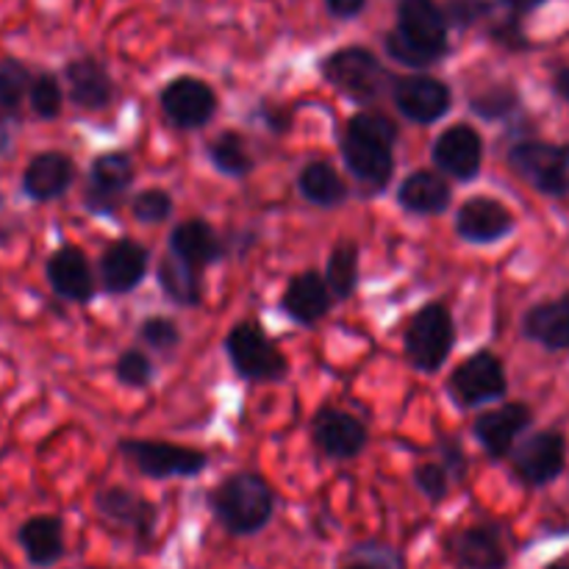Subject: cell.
<instances>
[{"mask_svg":"<svg viewBox=\"0 0 569 569\" xmlns=\"http://www.w3.org/2000/svg\"><path fill=\"white\" fill-rule=\"evenodd\" d=\"M395 139H398V128L389 117L378 111H361L350 117L342 139L345 164L361 183H370L376 189L387 187L395 170Z\"/></svg>","mask_w":569,"mask_h":569,"instance_id":"obj_1","label":"cell"},{"mask_svg":"<svg viewBox=\"0 0 569 569\" xmlns=\"http://www.w3.org/2000/svg\"><path fill=\"white\" fill-rule=\"evenodd\" d=\"M209 503L228 533L250 537L270 522L272 509H276V495H272L270 483L256 472H237L211 492Z\"/></svg>","mask_w":569,"mask_h":569,"instance_id":"obj_2","label":"cell"},{"mask_svg":"<svg viewBox=\"0 0 569 569\" xmlns=\"http://www.w3.org/2000/svg\"><path fill=\"white\" fill-rule=\"evenodd\" d=\"M226 353L233 372L244 381H281L287 376V359L276 348L264 328L253 320L237 322L226 337Z\"/></svg>","mask_w":569,"mask_h":569,"instance_id":"obj_3","label":"cell"},{"mask_svg":"<svg viewBox=\"0 0 569 569\" xmlns=\"http://www.w3.org/2000/svg\"><path fill=\"white\" fill-rule=\"evenodd\" d=\"M453 339L456 328L448 306L428 303L411 317L409 328H406V353L417 370L431 376V372L442 370V365L448 361Z\"/></svg>","mask_w":569,"mask_h":569,"instance_id":"obj_4","label":"cell"},{"mask_svg":"<svg viewBox=\"0 0 569 569\" xmlns=\"http://www.w3.org/2000/svg\"><path fill=\"white\" fill-rule=\"evenodd\" d=\"M120 453L137 467L142 476L164 481V478H194L206 470L209 459L194 448H181L153 439H122Z\"/></svg>","mask_w":569,"mask_h":569,"instance_id":"obj_5","label":"cell"},{"mask_svg":"<svg viewBox=\"0 0 569 569\" xmlns=\"http://www.w3.org/2000/svg\"><path fill=\"white\" fill-rule=\"evenodd\" d=\"M322 76L356 100H372L389 83V72L367 48H342L322 61Z\"/></svg>","mask_w":569,"mask_h":569,"instance_id":"obj_6","label":"cell"},{"mask_svg":"<svg viewBox=\"0 0 569 569\" xmlns=\"http://www.w3.org/2000/svg\"><path fill=\"white\" fill-rule=\"evenodd\" d=\"M509 164L520 178L545 194H569V144L520 142L511 148Z\"/></svg>","mask_w":569,"mask_h":569,"instance_id":"obj_7","label":"cell"},{"mask_svg":"<svg viewBox=\"0 0 569 569\" xmlns=\"http://www.w3.org/2000/svg\"><path fill=\"white\" fill-rule=\"evenodd\" d=\"M506 389H509V381H506L503 365L489 350L472 353L450 376V395L456 398V403L467 406V409L503 398Z\"/></svg>","mask_w":569,"mask_h":569,"instance_id":"obj_8","label":"cell"},{"mask_svg":"<svg viewBox=\"0 0 569 569\" xmlns=\"http://www.w3.org/2000/svg\"><path fill=\"white\" fill-rule=\"evenodd\" d=\"M161 109L176 128H203L217 111V94L203 78L178 76L161 92Z\"/></svg>","mask_w":569,"mask_h":569,"instance_id":"obj_9","label":"cell"},{"mask_svg":"<svg viewBox=\"0 0 569 569\" xmlns=\"http://www.w3.org/2000/svg\"><path fill=\"white\" fill-rule=\"evenodd\" d=\"M395 31L433 59L448 53V17L437 0H400Z\"/></svg>","mask_w":569,"mask_h":569,"instance_id":"obj_10","label":"cell"},{"mask_svg":"<svg viewBox=\"0 0 569 569\" xmlns=\"http://www.w3.org/2000/svg\"><path fill=\"white\" fill-rule=\"evenodd\" d=\"M133 181V164L128 153H106L92 161L89 170V187L83 203L92 214H114L120 200Z\"/></svg>","mask_w":569,"mask_h":569,"instance_id":"obj_11","label":"cell"},{"mask_svg":"<svg viewBox=\"0 0 569 569\" xmlns=\"http://www.w3.org/2000/svg\"><path fill=\"white\" fill-rule=\"evenodd\" d=\"M311 437L328 459L337 461L356 459L367 448L365 422L342 409L317 411L315 422H311Z\"/></svg>","mask_w":569,"mask_h":569,"instance_id":"obj_12","label":"cell"},{"mask_svg":"<svg viewBox=\"0 0 569 569\" xmlns=\"http://www.w3.org/2000/svg\"><path fill=\"white\" fill-rule=\"evenodd\" d=\"M392 98L395 106H398L409 120L428 126V122H437L448 114L453 94H450L448 83H442L439 78L406 76L395 83Z\"/></svg>","mask_w":569,"mask_h":569,"instance_id":"obj_13","label":"cell"},{"mask_svg":"<svg viewBox=\"0 0 569 569\" xmlns=\"http://www.w3.org/2000/svg\"><path fill=\"white\" fill-rule=\"evenodd\" d=\"M433 161L442 172L459 178V181H472L481 172L483 164V142L476 128L450 126L442 137L433 142Z\"/></svg>","mask_w":569,"mask_h":569,"instance_id":"obj_14","label":"cell"},{"mask_svg":"<svg viewBox=\"0 0 569 569\" xmlns=\"http://www.w3.org/2000/svg\"><path fill=\"white\" fill-rule=\"evenodd\" d=\"M567 445L565 437L556 431L533 433L515 456V470L531 487H545V483L556 481L565 470Z\"/></svg>","mask_w":569,"mask_h":569,"instance_id":"obj_15","label":"cell"},{"mask_svg":"<svg viewBox=\"0 0 569 569\" xmlns=\"http://www.w3.org/2000/svg\"><path fill=\"white\" fill-rule=\"evenodd\" d=\"M94 506H98V515L103 517V520L128 528V531H131L142 545H148L150 539H153L156 506L148 503L144 498H139V495L131 492V489H122V487L100 489L98 498H94Z\"/></svg>","mask_w":569,"mask_h":569,"instance_id":"obj_16","label":"cell"},{"mask_svg":"<svg viewBox=\"0 0 569 569\" xmlns=\"http://www.w3.org/2000/svg\"><path fill=\"white\" fill-rule=\"evenodd\" d=\"M515 228V217L503 203L492 198H472L456 214V233L465 242L489 244L503 239Z\"/></svg>","mask_w":569,"mask_h":569,"instance_id":"obj_17","label":"cell"},{"mask_svg":"<svg viewBox=\"0 0 569 569\" xmlns=\"http://www.w3.org/2000/svg\"><path fill=\"white\" fill-rule=\"evenodd\" d=\"M148 272V250L133 239H117L100 256V283L109 295H126Z\"/></svg>","mask_w":569,"mask_h":569,"instance_id":"obj_18","label":"cell"},{"mask_svg":"<svg viewBox=\"0 0 569 569\" xmlns=\"http://www.w3.org/2000/svg\"><path fill=\"white\" fill-rule=\"evenodd\" d=\"M48 281L59 298L72 300V303H87L94 292V276L92 267H89L87 253H81L72 244L53 250L48 259Z\"/></svg>","mask_w":569,"mask_h":569,"instance_id":"obj_19","label":"cell"},{"mask_svg":"<svg viewBox=\"0 0 569 569\" xmlns=\"http://www.w3.org/2000/svg\"><path fill=\"white\" fill-rule=\"evenodd\" d=\"M72 178H76V164L70 156L48 150L28 161L26 172H22V192L37 203H48V200L61 198L72 187Z\"/></svg>","mask_w":569,"mask_h":569,"instance_id":"obj_20","label":"cell"},{"mask_svg":"<svg viewBox=\"0 0 569 569\" xmlns=\"http://www.w3.org/2000/svg\"><path fill=\"white\" fill-rule=\"evenodd\" d=\"M531 426V409L522 403H506L495 411H483L476 420V439L492 459H503L515 439Z\"/></svg>","mask_w":569,"mask_h":569,"instance_id":"obj_21","label":"cell"},{"mask_svg":"<svg viewBox=\"0 0 569 569\" xmlns=\"http://www.w3.org/2000/svg\"><path fill=\"white\" fill-rule=\"evenodd\" d=\"M67 92L70 100L83 111H103L111 103L114 83H111L109 70L94 59H76L64 67Z\"/></svg>","mask_w":569,"mask_h":569,"instance_id":"obj_22","label":"cell"},{"mask_svg":"<svg viewBox=\"0 0 569 569\" xmlns=\"http://www.w3.org/2000/svg\"><path fill=\"white\" fill-rule=\"evenodd\" d=\"M281 309L298 326H315L317 320H322L331 311V292L326 287V278L317 276L315 270L295 276L289 281L287 292H283Z\"/></svg>","mask_w":569,"mask_h":569,"instance_id":"obj_23","label":"cell"},{"mask_svg":"<svg viewBox=\"0 0 569 569\" xmlns=\"http://www.w3.org/2000/svg\"><path fill=\"white\" fill-rule=\"evenodd\" d=\"M170 253L189 264L192 270H206L222 256V244L217 239L214 228L203 220H187L172 228L170 233Z\"/></svg>","mask_w":569,"mask_h":569,"instance_id":"obj_24","label":"cell"},{"mask_svg":"<svg viewBox=\"0 0 569 569\" xmlns=\"http://www.w3.org/2000/svg\"><path fill=\"white\" fill-rule=\"evenodd\" d=\"M17 542L33 567H53L64 556V526L59 517H31L17 531Z\"/></svg>","mask_w":569,"mask_h":569,"instance_id":"obj_25","label":"cell"},{"mask_svg":"<svg viewBox=\"0 0 569 569\" xmlns=\"http://www.w3.org/2000/svg\"><path fill=\"white\" fill-rule=\"evenodd\" d=\"M456 561L465 569H503L506 567V550L500 542L498 528L492 526H476L461 531L459 537L450 542Z\"/></svg>","mask_w":569,"mask_h":569,"instance_id":"obj_26","label":"cell"},{"mask_svg":"<svg viewBox=\"0 0 569 569\" xmlns=\"http://www.w3.org/2000/svg\"><path fill=\"white\" fill-rule=\"evenodd\" d=\"M398 200L411 214H442L450 206V187L439 172L417 170L400 183Z\"/></svg>","mask_w":569,"mask_h":569,"instance_id":"obj_27","label":"cell"},{"mask_svg":"<svg viewBox=\"0 0 569 569\" xmlns=\"http://www.w3.org/2000/svg\"><path fill=\"white\" fill-rule=\"evenodd\" d=\"M526 333L548 350H569V292L533 306L526 315Z\"/></svg>","mask_w":569,"mask_h":569,"instance_id":"obj_28","label":"cell"},{"mask_svg":"<svg viewBox=\"0 0 569 569\" xmlns=\"http://www.w3.org/2000/svg\"><path fill=\"white\" fill-rule=\"evenodd\" d=\"M298 189L309 203L322 206V209H331V206L348 200V183L342 181V176L328 161L306 164L298 176Z\"/></svg>","mask_w":569,"mask_h":569,"instance_id":"obj_29","label":"cell"},{"mask_svg":"<svg viewBox=\"0 0 569 569\" xmlns=\"http://www.w3.org/2000/svg\"><path fill=\"white\" fill-rule=\"evenodd\" d=\"M159 287L161 292L170 300H176L183 309H192L203 298V287H200V272L192 270L189 264H183L176 256H167L159 261Z\"/></svg>","mask_w":569,"mask_h":569,"instance_id":"obj_30","label":"cell"},{"mask_svg":"<svg viewBox=\"0 0 569 569\" xmlns=\"http://www.w3.org/2000/svg\"><path fill=\"white\" fill-rule=\"evenodd\" d=\"M322 278H326V287L333 298L348 300L359 287V244L350 242V239L333 244Z\"/></svg>","mask_w":569,"mask_h":569,"instance_id":"obj_31","label":"cell"},{"mask_svg":"<svg viewBox=\"0 0 569 569\" xmlns=\"http://www.w3.org/2000/svg\"><path fill=\"white\" fill-rule=\"evenodd\" d=\"M209 156L211 164H214L222 176L244 178L253 170V156H250L248 142L233 131H226L222 137H217L214 142H211Z\"/></svg>","mask_w":569,"mask_h":569,"instance_id":"obj_32","label":"cell"},{"mask_svg":"<svg viewBox=\"0 0 569 569\" xmlns=\"http://www.w3.org/2000/svg\"><path fill=\"white\" fill-rule=\"evenodd\" d=\"M31 70L17 59L0 61V114L17 117L31 87Z\"/></svg>","mask_w":569,"mask_h":569,"instance_id":"obj_33","label":"cell"},{"mask_svg":"<svg viewBox=\"0 0 569 569\" xmlns=\"http://www.w3.org/2000/svg\"><path fill=\"white\" fill-rule=\"evenodd\" d=\"M28 103L31 111L42 120H56L61 114V103H64V92H61V83L53 72H39L31 78V87H28Z\"/></svg>","mask_w":569,"mask_h":569,"instance_id":"obj_34","label":"cell"},{"mask_svg":"<svg viewBox=\"0 0 569 569\" xmlns=\"http://www.w3.org/2000/svg\"><path fill=\"white\" fill-rule=\"evenodd\" d=\"M139 337L144 339L148 348L159 350V353H170L181 345V328L170 317H148L139 328Z\"/></svg>","mask_w":569,"mask_h":569,"instance_id":"obj_35","label":"cell"},{"mask_svg":"<svg viewBox=\"0 0 569 569\" xmlns=\"http://www.w3.org/2000/svg\"><path fill=\"white\" fill-rule=\"evenodd\" d=\"M120 383L131 389H144L150 381H153V365H150L148 356L142 350H126V353L117 359L114 367Z\"/></svg>","mask_w":569,"mask_h":569,"instance_id":"obj_36","label":"cell"},{"mask_svg":"<svg viewBox=\"0 0 569 569\" xmlns=\"http://www.w3.org/2000/svg\"><path fill=\"white\" fill-rule=\"evenodd\" d=\"M131 211L139 222H164L172 214V198L164 189H142L131 200Z\"/></svg>","mask_w":569,"mask_h":569,"instance_id":"obj_37","label":"cell"},{"mask_svg":"<svg viewBox=\"0 0 569 569\" xmlns=\"http://www.w3.org/2000/svg\"><path fill=\"white\" fill-rule=\"evenodd\" d=\"M472 111L481 117H487V120H500V117L511 114L517 106V92L509 87H492L487 89V92L476 94V98L470 100Z\"/></svg>","mask_w":569,"mask_h":569,"instance_id":"obj_38","label":"cell"},{"mask_svg":"<svg viewBox=\"0 0 569 569\" xmlns=\"http://www.w3.org/2000/svg\"><path fill=\"white\" fill-rule=\"evenodd\" d=\"M415 483L428 500L439 503V500H445V495H448L450 476L442 465H420L415 470Z\"/></svg>","mask_w":569,"mask_h":569,"instance_id":"obj_39","label":"cell"},{"mask_svg":"<svg viewBox=\"0 0 569 569\" xmlns=\"http://www.w3.org/2000/svg\"><path fill=\"white\" fill-rule=\"evenodd\" d=\"M387 53L406 67H431L433 61H439V59H433L431 53H426V50L417 48V44H411L409 39L400 37L398 31L387 33Z\"/></svg>","mask_w":569,"mask_h":569,"instance_id":"obj_40","label":"cell"},{"mask_svg":"<svg viewBox=\"0 0 569 569\" xmlns=\"http://www.w3.org/2000/svg\"><path fill=\"white\" fill-rule=\"evenodd\" d=\"M492 9V3H487V0H448V11H445V17H448L450 22H456V26H472V22L481 20L487 11Z\"/></svg>","mask_w":569,"mask_h":569,"instance_id":"obj_41","label":"cell"},{"mask_svg":"<svg viewBox=\"0 0 569 569\" xmlns=\"http://www.w3.org/2000/svg\"><path fill=\"white\" fill-rule=\"evenodd\" d=\"M439 453H442V467L448 470V476L453 478H465V450L459 448L456 442H450V439H445L442 448H439Z\"/></svg>","mask_w":569,"mask_h":569,"instance_id":"obj_42","label":"cell"},{"mask_svg":"<svg viewBox=\"0 0 569 569\" xmlns=\"http://www.w3.org/2000/svg\"><path fill=\"white\" fill-rule=\"evenodd\" d=\"M367 0H326L328 11H331L333 17H339V20H350V17L359 14L361 9H365Z\"/></svg>","mask_w":569,"mask_h":569,"instance_id":"obj_43","label":"cell"},{"mask_svg":"<svg viewBox=\"0 0 569 569\" xmlns=\"http://www.w3.org/2000/svg\"><path fill=\"white\" fill-rule=\"evenodd\" d=\"M542 3L545 0H506V9H509V14H515L517 20H522L528 11H533L537 6H542Z\"/></svg>","mask_w":569,"mask_h":569,"instance_id":"obj_44","label":"cell"},{"mask_svg":"<svg viewBox=\"0 0 569 569\" xmlns=\"http://www.w3.org/2000/svg\"><path fill=\"white\" fill-rule=\"evenodd\" d=\"M553 89H556V94H559V98L569 100V67H561V70L556 72Z\"/></svg>","mask_w":569,"mask_h":569,"instance_id":"obj_45","label":"cell"},{"mask_svg":"<svg viewBox=\"0 0 569 569\" xmlns=\"http://www.w3.org/2000/svg\"><path fill=\"white\" fill-rule=\"evenodd\" d=\"M11 148V131L9 126H6V114H0V156L9 153Z\"/></svg>","mask_w":569,"mask_h":569,"instance_id":"obj_46","label":"cell"},{"mask_svg":"<svg viewBox=\"0 0 569 569\" xmlns=\"http://www.w3.org/2000/svg\"><path fill=\"white\" fill-rule=\"evenodd\" d=\"M345 569H383L381 565H378V561H372V559H365V561H353V565H348Z\"/></svg>","mask_w":569,"mask_h":569,"instance_id":"obj_47","label":"cell"},{"mask_svg":"<svg viewBox=\"0 0 569 569\" xmlns=\"http://www.w3.org/2000/svg\"><path fill=\"white\" fill-rule=\"evenodd\" d=\"M548 569H569V565H553V567H548Z\"/></svg>","mask_w":569,"mask_h":569,"instance_id":"obj_48","label":"cell"}]
</instances>
